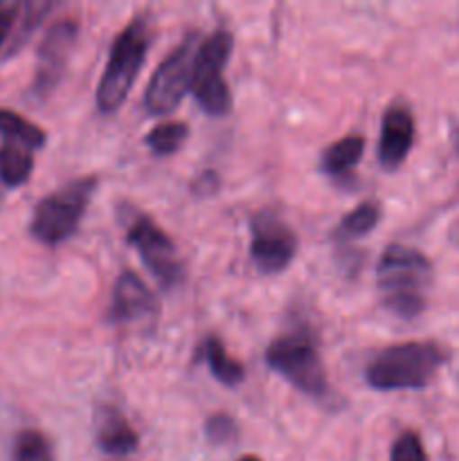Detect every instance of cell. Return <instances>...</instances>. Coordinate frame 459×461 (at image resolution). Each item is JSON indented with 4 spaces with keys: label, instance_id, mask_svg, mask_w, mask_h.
<instances>
[{
    "label": "cell",
    "instance_id": "4fadbf2b",
    "mask_svg": "<svg viewBox=\"0 0 459 461\" xmlns=\"http://www.w3.org/2000/svg\"><path fill=\"white\" fill-rule=\"evenodd\" d=\"M97 444L108 455H129L138 448V435L124 414L112 408H102L97 414Z\"/></svg>",
    "mask_w": 459,
    "mask_h": 461
},
{
    "label": "cell",
    "instance_id": "cb8c5ba5",
    "mask_svg": "<svg viewBox=\"0 0 459 461\" xmlns=\"http://www.w3.org/2000/svg\"><path fill=\"white\" fill-rule=\"evenodd\" d=\"M238 461H261L259 457H252V455H248V457H243V459H238Z\"/></svg>",
    "mask_w": 459,
    "mask_h": 461
},
{
    "label": "cell",
    "instance_id": "30bf717a",
    "mask_svg": "<svg viewBox=\"0 0 459 461\" xmlns=\"http://www.w3.org/2000/svg\"><path fill=\"white\" fill-rule=\"evenodd\" d=\"M76 39V23L61 21L48 32L43 45L39 50V70H36L34 90L36 93H50L63 75L68 54Z\"/></svg>",
    "mask_w": 459,
    "mask_h": 461
},
{
    "label": "cell",
    "instance_id": "8992f818",
    "mask_svg": "<svg viewBox=\"0 0 459 461\" xmlns=\"http://www.w3.org/2000/svg\"><path fill=\"white\" fill-rule=\"evenodd\" d=\"M232 52V34L230 32H214L198 45L194 59L192 93L201 108L210 115H228L232 108L230 88L223 79V68Z\"/></svg>",
    "mask_w": 459,
    "mask_h": 461
},
{
    "label": "cell",
    "instance_id": "9a60e30c",
    "mask_svg": "<svg viewBox=\"0 0 459 461\" xmlns=\"http://www.w3.org/2000/svg\"><path fill=\"white\" fill-rule=\"evenodd\" d=\"M202 358L207 360L216 381L223 383V385H238V383H243V378H246V367L223 349L219 338L212 336L202 342Z\"/></svg>",
    "mask_w": 459,
    "mask_h": 461
},
{
    "label": "cell",
    "instance_id": "d6986e66",
    "mask_svg": "<svg viewBox=\"0 0 459 461\" xmlns=\"http://www.w3.org/2000/svg\"><path fill=\"white\" fill-rule=\"evenodd\" d=\"M187 135V124H183V122H166V124H158L148 131L147 147L156 156H171V153H176L183 147Z\"/></svg>",
    "mask_w": 459,
    "mask_h": 461
},
{
    "label": "cell",
    "instance_id": "7c38bea8",
    "mask_svg": "<svg viewBox=\"0 0 459 461\" xmlns=\"http://www.w3.org/2000/svg\"><path fill=\"white\" fill-rule=\"evenodd\" d=\"M156 311V295L148 291L147 284L133 270H124L117 277L115 291H112L111 318L115 322H133V320H142L147 315H153Z\"/></svg>",
    "mask_w": 459,
    "mask_h": 461
},
{
    "label": "cell",
    "instance_id": "7402d4cb",
    "mask_svg": "<svg viewBox=\"0 0 459 461\" xmlns=\"http://www.w3.org/2000/svg\"><path fill=\"white\" fill-rule=\"evenodd\" d=\"M207 435L214 441H230V437L234 435V421L225 414H216L207 421Z\"/></svg>",
    "mask_w": 459,
    "mask_h": 461
},
{
    "label": "cell",
    "instance_id": "7a4b0ae2",
    "mask_svg": "<svg viewBox=\"0 0 459 461\" xmlns=\"http://www.w3.org/2000/svg\"><path fill=\"white\" fill-rule=\"evenodd\" d=\"M446 354L435 342H403L382 349L367 365V383L374 390H421L436 369L444 365Z\"/></svg>",
    "mask_w": 459,
    "mask_h": 461
},
{
    "label": "cell",
    "instance_id": "2e32d148",
    "mask_svg": "<svg viewBox=\"0 0 459 461\" xmlns=\"http://www.w3.org/2000/svg\"><path fill=\"white\" fill-rule=\"evenodd\" d=\"M0 135L4 138V142H16L21 147L30 149V151L40 149L45 144L43 129L32 124L30 120H25L18 113L7 111V108H0Z\"/></svg>",
    "mask_w": 459,
    "mask_h": 461
},
{
    "label": "cell",
    "instance_id": "277c9868",
    "mask_svg": "<svg viewBox=\"0 0 459 461\" xmlns=\"http://www.w3.org/2000/svg\"><path fill=\"white\" fill-rule=\"evenodd\" d=\"M266 363L274 374L309 396L327 394V374L318 345L306 329L274 338L266 349Z\"/></svg>",
    "mask_w": 459,
    "mask_h": 461
},
{
    "label": "cell",
    "instance_id": "e0dca14e",
    "mask_svg": "<svg viewBox=\"0 0 459 461\" xmlns=\"http://www.w3.org/2000/svg\"><path fill=\"white\" fill-rule=\"evenodd\" d=\"M34 169L30 149L21 147L16 142H4L0 147V180L9 187H18L30 178Z\"/></svg>",
    "mask_w": 459,
    "mask_h": 461
},
{
    "label": "cell",
    "instance_id": "603a6c76",
    "mask_svg": "<svg viewBox=\"0 0 459 461\" xmlns=\"http://www.w3.org/2000/svg\"><path fill=\"white\" fill-rule=\"evenodd\" d=\"M16 9L18 5L14 3H0V48L12 32L14 21H16Z\"/></svg>",
    "mask_w": 459,
    "mask_h": 461
},
{
    "label": "cell",
    "instance_id": "9c48e42d",
    "mask_svg": "<svg viewBox=\"0 0 459 461\" xmlns=\"http://www.w3.org/2000/svg\"><path fill=\"white\" fill-rule=\"evenodd\" d=\"M297 252V237L277 214L261 212L252 221L250 257L261 273H282Z\"/></svg>",
    "mask_w": 459,
    "mask_h": 461
},
{
    "label": "cell",
    "instance_id": "52a82bcc",
    "mask_svg": "<svg viewBox=\"0 0 459 461\" xmlns=\"http://www.w3.org/2000/svg\"><path fill=\"white\" fill-rule=\"evenodd\" d=\"M198 45H201L198 36L189 34L153 72L147 95H144V106L151 115L171 113L192 90L194 59H196Z\"/></svg>",
    "mask_w": 459,
    "mask_h": 461
},
{
    "label": "cell",
    "instance_id": "5bb4252c",
    "mask_svg": "<svg viewBox=\"0 0 459 461\" xmlns=\"http://www.w3.org/2000/svg\"><path fill=\"white\" fill-rule=\"evenodd\" d=\"M364 153L363 135H346V138L333 142L327 151L322 153V171L331 178H342L351 174Z\"/></svg>",
    "mask_w": 459,
    "mask_h": 461
},
{
    "label": "cell",
    "instance_id": "44dd1931",
    "mask_svg": "<svg viewBox=\"0 0 459 461\" xmlns=\"http://www.w3.org/2000/svg\"><path fill=\"white\" fill-rule=\"evenodd\" d=\"M392 461H428L421 439L414 432H403L392 446Z\"/></svg>",
    "mask_w": 459,
    "mask_h": 461
},
{
    "label": "cell",
    "instance_id": "5b68a950",
    "mask_svg": "<svg viewBox=\"0 0 459 461\" xmlns=\"http://www.w3.org/2000/svg\"><path fill=\"white\" fill-rule=\"evenodd\" d=\"M94 187H97L94 178H76L45 196L32 216V237L39 239L45 246H57L70 239L79 228Z\"/></svg>",
    "mask_w": 459,
    "mask_h": 461
},
{
    "label": "cell",
    "instance_id": "3957f363",
    "mask_svg": "<svg viewBox=\"0 0 459 461\" xmlns=\"http://www.w3.org/2000/svg\"><path fill=\"white\" fill-rule=\"evenodd\" d=\"M148 41H151V36H148V25L144 16H135V21H130L120 32V36H117L111 48V57H108L102 81H99V111H117L122 102L129 97L130 86L135 84V77H138L144 57H147Z\"/></svg>",
    "mask_w": 459,
    "mask_h": 461
},
{
    "label": "cell",
    "instance_id": "8fae6325",
    "mask_svg": "<svg viewBox=\"0 0 459 461\" xmlns=\"http://www.w3.org/2000/svg\"><path fill=\"white\" fill-rule=\"evenodd\" d=\"M414 144V117L408 108L390 106L382 115L378 160L385 169H396Z\"/></svg>",
    "mask_w": 459,
    "mask_h": 461
},
{
    "label": "cell",
    "instance_id": "ac0fdd59",
    "mask_svg": "<svg viewBox=\"0 0 459 461\" xmlns=\"http://www.w3.org/2000/svg\"><path fill=\"white\" fill-rule=\"evenodd\" d=\"M381 221V205L376 201H364L351 212L342 216V221L336 228L338 239H358L372 232Z\"/></svg>",
    "mask_w": 459,
    "mask_h": 461
},
{
    "label": "cell",
    "instance_id": "6da1fadb",
    "mask_svg": "<svg viewBox=\"0 0 459 461\" xmlns=\"http://www.w3.org/2000/svg\"><path fill=\"white\" fill-rule=\"evenodd\" d=\"M378 291L385 306L400 318H414L426 306V288L430 286V261L418 250L390 246L378 261Z\"/></svg>",
    "mask_w": 459,
    "mask_h": 461
},
{
    "label": "cell",
    "instance_id": "ba28073f",
    "mask_svg": "<svg viewBox=\"0 0 459 461\" xmlns=\"http://www.w3.org/2000/svg\"><path fill=\"white\" fill-rule=\"evenodd\" d=\"M126 241L140 252L144 266L160 279L162 286L174 288L180 284L184 270L178 259V248L160 225L153 223L148 216L138 214L126 232Z\"/></svg>",
    "mask_w": 459,
    "mask_h": 461
},
{
    "label": "cell",
    "instance_id": "ffe728a7",
    "mask_svg": "<svg viewBox=\"0 0 459 461\" xmlns=\"http://www.w3.org/2000/svg\"><path fill=\"white\" fill-rule=\"evenodd\" d=\"M14 461H54L48 439L40 432L25 430L18 435Z\"/></svg>",
    "mask_w": 459,
    "mask_h": 461
}]
</instances>
